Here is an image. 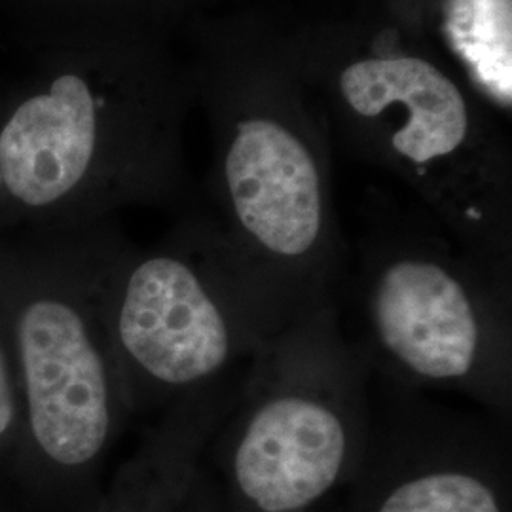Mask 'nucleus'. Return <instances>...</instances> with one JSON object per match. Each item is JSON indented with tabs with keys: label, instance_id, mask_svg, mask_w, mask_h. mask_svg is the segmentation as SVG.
<instances>
[{
	"label": "nucleus",
	"instance_id": "f257e3e1",
	"mask_svg": "<svg viewBox=\"0 0 512 512\" xmlns=\"http://www.w3.org/2000/svg\"><path fill=\"white\" fill-rule=\"evenodd\" d=\"M372 370L336 300L268 338L209 440L224 512H310L357 475Z\"/></svg>",
	"mask_w": 512,
	"mask_h": 512
},
{
	"label": "nucleus",
	"instance_id": "f03ea898",
	"mask_svg": "<svg viewBox=\"0 0 512 512\" xmlns=\"http://www.w3.org/2000/svg\"><path fill=\"white\" fill-rule=\"evenodd\" d=\"M334 300L374 378L458 393L512 420V287L461 245L370 236L346 260Z\"/></svg>",
	"mask_w": 512,
	"mask_h": 512
},
{
	"label": "nucleus",
	"instance_id": "7ed1b4c3",
	"mask_svg": "<svg viewBox=\"0 0 512 512\" xmlns=\"http://www.w3.org/2000/svg\"><path fill=\"white\" fill-rule=\"evenodd\" d=\"M346 512H512V420L372 376Z\"/></svg>",
	"mask_w": 512,
	"mask_h": 512
},
{
	"label": "nucleus",
	"instance_id": "20e7f679",
	"mask_svg": "<svg viewBox=\"0 0 512 512\" xmlns=\"http://www.w3.org/2000/svg\"><path fill=\"white\" fill-rule=\"evenodd\" d=\"M116 338L133 370L181 399L243 370L266 340L226 272L215 238L200 251L141 260L122 283Z\"/></svg>",
	"mask_w": 512,
	"mask_h": 512
},
{
	"label": "nucleus",
	"instance_id": "39448f33",
	"mask_svg": "<svg viewBox=\"0 0 512 512\" xmlns=\"http://www.w3.org/2000/svg\"><path fill=\"white\" fill-rule=\"evenodd\" d=\"M0 175L19 203L42 209L92 177L103 137V95L65 55L44 57L35 76L0 105Z\"/></svg>",
	"mask_w": 512,
	"mask_h": 512
},
{
	"label": "nucleus",
	"instance_id": "423d86ee",
	"mask_svg": "<svg viewBox=\"0 0 512 512\" xmlns=\"http://www.w3.org/2000/svg\"><path fill=\"white\" fill-rule=\"evenodd\" d=\"M19 346L40 448L67 467L92 463L112 431L114 395L88 323L67 304L37 302L21 317Z\"/></svg>",
	"mask_w": 512,
	"mask_h": 512
},
{
	"label": "nucleus",
	"instance_id": "0eeeda50",
	"mask_svg": "<svg viewBox=\"0 0 512 512\" xmlns=\"http://www.w3.org/2000/svg\"><path fill=\"white\" fill-rule=\"evenodd\" d=\"M450 21L476 73L511 99V0H456Z\"/></svg>",
	"mask_w": 512,
	"mask_h": 512
},
{
	"label": "nucleus",
	"instance_id": "6e6552de",
	"mask_svg": "<svg viewBox=\"0 0 512 512\" xmlns=\"http://www.w3.org/2000/svg\"><path fill=\"white\" fill-rule=\"evenodd\" d=\"M184 512H224L219 484L200 467L184 503Z\"/></svg>",
	"mask_w": 512,
	"mask_h": 512
},
{
	"label": "nucleus",
	"instance_id": "1a4fd4ad",
	"mask_svg": "<svg viewBox=\"0 0 512 512\" xmlns=\"http://www.w3.org/2000/svg\"><path fill=\"white\" fill-rule=\"evenodd\" d=\"M14 416V401H12V389L4 370V363L0 357V435L8 429Z\"/></svg>",
	"mask_w": 512,
	"mask_h": 512
},
{
	"label": "nucleus",
	"instance_id": "9d476101",
	"mask_svg": "<svg viewBox=\"0 0 512 512\" xmlns=\"http://www.w3.org/2000/svg\"><path fill=\"white\" fill-rule=\"evenodd\" d=\"M186 497H188V494L186 495H179V497H173V499H169L167 503H164L162 507H160V511L158 512H173L179 505H184V501H186ZM120 512H126V511H120ZM129 512H139V511H129Z\"/></svg>",
	"mask_w": 512,
	"mask_h": 512
},
{
	"label": "nucleus",
	"instance_id": "9b49d317",
	"mask_svg": "<svg viewBox=\"0 0 512 512\" xmlns=\"http://www.w3.org/2000/svg\"><path fill=\"white\" fill-rule=\"evenodd\" d=\"M2 188H4V184H2V175H0V190H2Z\"/></svg>",
	"mask_w": 512,
	"mask_h": 512
}]
</instances>
